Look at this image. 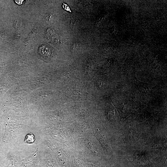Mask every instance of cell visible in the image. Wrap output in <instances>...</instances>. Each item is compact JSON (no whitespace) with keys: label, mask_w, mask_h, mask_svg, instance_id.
<instances>
[{"label":"cell","mask_w":167,"mask_h":167,"mask_svg":"<svg viewBox=\"0 0 167 167\" xmlns=\"http://www.w3.org/2000/svg\"><path fill=\"white\" fill-rule=\"evenodd\" d=\"M94 128L96 131L94 133V136L96 138L101 144L105 152L108 154H112V152L107 134H105L101 128Z\"/></svg>","instance_id":"cell-1"},{"label":"cell","mask_w":167,"mask_h":167,"mask_svg":"<svg viewBox=\"0 0 167 167\" xmlns=\"http://www.w3.org/2000/svg\"><path fill=\"white\" fill-rule=\"evenodd\" d=\"M70 167H84L81 161L74 154L71 157Z\"/></svg>","instance_id":"cell-2"},{"label":"cell","mask_w":167,"mask_h":167,"mask_svg":"<svg viewBox=\"0 0 167 167\" xmlns=\"http://www.w3.org/2000/svg\"><path fill=\"white\" fill-rule=\"evenodd\" d=\"M35 140V135L32 133L28 134L25 138V141L28 143H33Z\"/></svg>","instance_id":"cell-3"},{"label":"cell","mask_w":167,"mask_h":167,"mask_svg":"<svg viewBox=\"0 0 167 167\" xmlns=\"http://www.w3.org/2000/svg\"><path fill=\"white\" fill-rule=\"evenodd\" d=\"M85 164L86 167H99L92 163H88L85 162Z\"/></svg>","instance_id":"cell-4"},{"label":"cell","mask_w":167,"mask_h":167,"mask_svg":"<svg viewBox=\"0 0 167 167\" xmlns=\"http://www.w3.org/2000/svg\"><path fill=\"white\" fill-rule=\"evenodd\" d=\"M2 132L3 131L2 128V125L0 123V143L1 142L2 140Z\"/></svg>","instance_id":"cell-5"},{"label":"cell","mask_w":167,"mask_h":167,"mask_svg":"<svg viewBox=\"0 0 167 167\" xmlns=\"http://www.w3.org/2000/svg\"><path fill=\"white\" fill-rule=\"evenodd\" d=\"M63 8H64L65 9H66V10L67 11H70L69 8V7H68V6H67V7H66V5L65 4H63Z\"/></svg>","instance_id":"cell-6"}]
</instances>
